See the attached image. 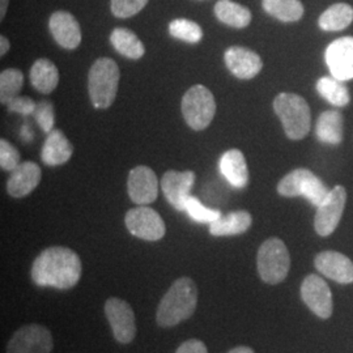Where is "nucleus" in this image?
I'll use <instances>...</instances> for the list:
<instances>
[{
    "label": "nucleus",
    "instance_id": "nucleus-1",
    "mask_svg": "<svg viewBox=\"0 0 353 353\" xmlns=\"http://www.w3.org/2000/svg\"><path fill=\"white\" fill-rule=\"evenodd\" d=\"M81 276V261L74 250L52 246L41 252L32 265V279L39 287L74 288Z\"/></svg>",
    "mask_w": 353,
    "mask_h": 353
},
{
    "label": "nucleus",
    "instance_id": "nucleus-2",
    "mask_svg": "<svg viewBox=\"0 0 353 353\" xmlns=\"http://www.w3.org/2000/svg\"><path fill=\"white\" fill-rule=\"evenodd\" d=\"M198 303V290L194 280L181 278L165 293L159 303L156 321L161 327H173L194 314Z\"/></svg>",
    "mask_w": 353,
    "mask_h": 353
},
{
    "label": "nucleus",
    "instance_id": "nucleus-3",
    "mask_svg": "<svg viewBox=\"0 0 353 353\" xmlns=\"http://www.w3.org/2000/svg\"><path fill=\"white\" fill-rule=\"evenodd\" d=\"M119 68L110 58L97 59L89 70L88 92L96 109H108L113 105L119 85Z\"/></svg>",
    "mask_w": 353,
    "mask_h": 353
},
{
    "label": "nucleus",
    "instance_id": "nucleus-4",
    "mask_svg": "<svg viewBox=\"0 0 353 353\" xmlns=\"http://www.w3.org/2000/svg\"><path fill=\"white\" fill-rule=\"evenodd\" d=\"M274 110L290 139L301 140L307 135L312 125V114L307 102L301 96L280 93L274 101Z\"/></svg>",
    "mask_w": 353,
    "mask_h": 353
},
{
    "label": "nucleus",
    "instance_id": "nucleus-5",
    "mask_svg": "<svg viewBox=\"0 0 353 353\" xmlns=\"http://www.w3.org/2000/svg\"><path fill=\"white\" fill-rule=\"evenodd\" d=\"M278 192L285 198L303 196L313 205H321L327 198V186L309 169H296L284 176L278 185Z\"/></svg>",
    "mask_w": 353,
    "mask_h": 353
},
{
    "label": "nucleus",
    "instance_id": "nucleus-6",
    "mask_svg": "<svg viewBox=\"0 0 353 353\" xmlns=\"http://www.w3.org/2000/svg\"><path fill=\"white\" fill-rule=\"evenodd\" d=\"M261 279L271 285L281 283L290 272V252L279 239H270L262 243L256 256Z\"/></svg>",
    "mask_w": 353,
    "mask_h": 353
},
{
    "label": "nucleus",
    "instance_id": "nucleus-7",
    "mask_svg": "<svg viewBox=\"0 0 353 353\" xmlns=\"http://www.w3.org/2000/svg\"><path fill=\"white\" fill-rule=\"evenodd\" d=\"M216 114L214 94L204 85H194L182 99V115L192 130L202 131L210 126Z\"/></svg>",
    "mask_w": 353,
    "mask_h": 353
},
{
    "label": "nucleus",
    "instance_id": "nucleus-8",
    "mask_svg": "<svg viewBox=\"0 0 353 353\" xmlns=\"http://www.w3.org/2000/svg\"><path fill=\"white\" fill-rule=\"evenodd\" d=\"M54 339L42 325L32 323L19 328L7 345V353H51Z\"/></svg>",
    "mask_w": 353,
    "mask_h": 353
},
{
    "label": "nucleus",
    "instance_id": "nucleus-9",
    "mask_svg": "<svg viewBox=\"0 0 353 353\" xmlns=\"http://www.w3.org/2000/svg\"><path fill=\"white\" fill-rule=\"evenodd\" d=\"M125 223L128 232L141 240H161L166 232L163 217L145 205L130 210L125 217Z\"/></svg>",
    "mask_w": 353,
    "mask_h": 353
},
{
    "label": "nucleus",
    "instance_id": "nucleus-10",
    "mask_svg": "<svg viewBox=\"0 0 353 353\" xmlns=\"http://www.w3.org/2000/svg\"><path fill=\"white\" fill-rule=\"evenodd\" d=\"M347 203V191L343 186L330 190L327 198L316 207L314 228L321 237H327L335 232L341 223Z\"/></svg>",
    "mask_w": 353,
    "mask_h": 353
},
{
    "label": "nucleus",
    "instance_id": "nucleus-11",
    "mask_svg": "<svg viewBox=\"0 0 353 353\" xmlns=\"http://www.w3.org/2000/svg\"><path fill=\"white\" fill-rule=\"evenodd\" d=\"M105 314L117 341L127 344L135 339L137 323L132 307L121 299L112 297L105 303Z\"/></svg>",
    "mask_w": 353,
    "mask_h": 353
},
{
    "label": "nucleus",
    "instance_id": "nucleus-12",
    "mask_svg": "<svg viewBox=\"0 0 353 353\" xmlns=\"http://www.w3.org/2000/svg\"><path fill=\"white\" fill-rule=\"evenodd\" d=\"M127 189L132 202L139 205H147L157 199L159 181L151 168L140 165L130 172Z\"/></svg>",
    "mask_w": 353,
    "mask_h": 353
},
{
    "label": "nucleus",
    "instance_id": "nucleus-13",
    "mask_svg": "<svg viewBox=\"0 0 353 353\" xmlns=\"http://www.w3.org/2000/svg\"><path fill=\"white\" fill-rule=\"evenodd\" d=\"M301 297L306 306L319 318L327 319L332 314V293L327 283L318 275L305 278L301 285Z\"/></svg>",
    "mask_w": 353,
    "mask_h": 353
},
{
    "label": "nucleus",
    "instance_id": "nucleus-14",
    "mask_svg": "<svg viewBox=\"0 0 353 353\" xmlns=\"http://www.w3.org/2000/svg\"><path fill=\"white\" fill-rule=\"evenodd\" d=\"M325 58L331 76L341 81L353 79V37L347 36L331 42Z\"/></svg>",
    "mask_w": 353,
    "mask_h": 353
},
{
    "label": "nucleus",
    "instance_id": "nucleus-15",
    "mask_svg": "<svg viewBox=\"0 0 353 353\" xmlns=\"http://www.w3.org/2000/svg\"><path fill=\"white\" fill-rule=\"evenodd\" d=\"M195 183V173L191 170H169L161 179V189L166 201L178 211H185V203Z\"/></svg>",
    "mask_w": 353,
    "mask_h": 353
},
{
    "label": "nucleus",
    "instance_id": "nucleus-16",
    "mask_svg": "<svg viewBox=\"0 0 353 353\" xmlns=\"http://www.w3.org/2000/svg\"><path fill=\"white\" fill-rule=\"evenodd\" d=\"M224 61L229 71L241 80H250L258 75L263 67L261 57L255 51L232 46L224 54Z\"/></svg>",
    "mask_w": 353,
    "mask_h": 353
},
{
    "label": "nucleus",
    "instance_id": "nucleus-17",
    "mask_svg": "<svg viewBox=\"0 0 353 353\" xmlns=\"http://www.w3.org/2000/svg\"><path fill=\"white\" fill-rule=\"evenodd\" d=\"M314 265L321 274L336 283H353V262L341 252H319L314 259Z\"/></svg>",
    "mask_w": 353,
    "mask_h": 353
},
{
    "label": "nucleus",
    "instance_id": "nucleus-18",
    "mask_svg": "<svg viewBox=\"0 0 353 353\" xmlns=\"http://www.w3.org/2000/svg\"><path fill=\"white\" fill-rule=\"evenodd\" d=\"M51 34L57 43L67 50H74L81 42V30L75 17L70 12L58 11L49 21Z\"/></svg>",
    "mask_w": 353,
    "mask_h": 353
},
{
    "label": "nucleus",
    "instance_id": "nucleus-19",
    "mask_svg": "<svg viewBox=\"0 0 353 353\" xmlns=\"http://www.w3.org/2000/svg\"><path fill=\"white\" fill-rule=\"evenodd\" d=\"M41 168L36 163H20L11 172L7 182V191L13 198H24L37 188L41 182Z\"/></svg>",
    "mask_w": 353,
    "mask_h": 353
},
{
    "label": "nucleus",
    "instance_id": "nucleus-20",
    "mask_svg": "<svg viewBox=\"0 0 353 353\" xmlns=\"http://www.w3.org/2000/svg\"><path fill=\"white\" fill-rule=\"evenodd\" d=\"M72 152L74 148L70 140L65 138L62 130L57 128L48 134L41 151V159L49 166H59L71 159Z\"/></svg>",
    "mask_w": 353,
    "mask_h": 353
},
{
    "label": "nucleus",
    "instance_id": "nucleus-21",
    "mask_svg": "<svg viewBox=\"0 0 353 353\" xmlns=\"http://www.w3.org/2000/svg\"><path fill=\"white\" fill-rule=\"evenodd\" d=\"M219 168L223 176L236 188L243 189L249 182V169L246 159L240 150H229L225 152L219 163Z\"/></svg>",
    "mask_w": 353,
    "mask_h": 353
},
{
    "label": "nucleus",
    "instance_id": "nucleus-22",
    "mask_svg": "<svg viewBox=\"0 0 353 353\" xmlns=\"http://www.w3.org/2000/svg\"><path fill=\"white\" fill-rule=\"evenodd\" d=\"M252 214L248 211H236L221 216L214 223L210 224V233L214 237L237 236L249 230L252 227Z\"/></svg>",
    "mask_w": 353,
    "mask_h": 353
},
{
    "label": "nucleus",
    "instance_id": "nucleus-23",
    "mask_svg": "<svg viewBox=\"0 0 353 353\" xmlns=\"http://www.w3.org/2000/svg\"><path fill=\"white\" fill-rule=\"evenodd\" d=\"M30 83L39 93L49 94L58 87L59 72L57 65L49 59H38L30 68Z\"/></svg>",
    "mask_w": 353,
    "mask_h": 353
},
{
    "label": "nucleus",
    "instance_id": "nucleus-24",
    "mask_svg": "<svg viewBox=\"0 0 353 353\" xmlns=\"http://www.w3.org/2000/svg\"><path fill=\"white\" fill-rule=\"evenodd\" d=\"M316 138L322 143L338 145L343 140V115L338 110H326L319 115Z\"/></svg>",
    "mask_w": 353,
    "mask_h": 353
},
{
    "label": "nucleus",
    "instance_id": "nucleus-25",
    "mask_svg": "<svg viewBox=\"0 0 353 353\" xmlns=\"http://www.w3.org/2000/svg\"><path fill=\"white\" fill-rule=\"evenodd\" d=\"M216 17L229 26L242 29L252 23V12L232 0H219L214 6Z\"/></svg>",
    "mask_w": 353,
    "mask_h": 353
},
{
    "label": "nucleus",
    "instance_id": "nucleus-26",
    "mask_svg": "<svg viewBox=\"0 0 353 353\" xmlns=\"http://www.w3.org/2000/svg\"><path fill=\"white\" fill-rule=\"evenodd\" d=\"M110 42L115 50L128 59H139L145 52L139 37L126 28H115L110 34Z\"/></svg>",
    "mask_w": 353,
    "mask_h": 353
},
{
    "label": "nucleus",
    "instance_id": "nucleus-27",
    "mask_svg": "<svg viewBox=\"0 0 353 353\" xmlns=\"http://www.w3.org/2000/svg\"><path fill=\"white\" fill-rule=\"evenodd\" d=\"M352 21V7L347 3H336L321 14L318 24L326 32H339L351 26Z\"/></svg>",
    "mask_w": 353,
    "mask_h": 353
},
{
    "label": "nucleus",
    "instance_id": "nucleus-28",
    "mask_svg": "<svg viewBox=\"0 0 353 353\" xmlns=\"http://www.w3.org/2000/svg\"><path fill=\"white\" fill-rule=\"evenodd\" d=\"M316 90L326 101L336 108H344L351 101L350 90L344 81L334 76L321 77L316 83Z\"/></svg>",
    "mask_w": 353,
    "mask_h": 353
},
{
    "label": "nucleus",
    "instance_id": "nucleus-29",
    "mask_svg": "<svg viewBox=\"0 0 353 353\" xmlns=\"http://www.w3.org/2000/svg\"><path fill=\"white\" fill-rule=\"evenodd\" d=\"M265 12L283 23H294L301 20L303 6L300 0H263Z\"/></svg>",
    "mask_w": 353,
    "mask_h": 353
},
{
    "label": "nucleus",
    "instance_id": "nucleus-30",
    "mask_svg": "<svg viewBox=\"0 0 353 353\" xmlns=\"http://www.w3.org/2000/svg\"><path fill=\"white\" fill-rule=\"evenodd\" d=\"M24 84V74L17 68H8L0 74V101L7 103L19 96Z\"/></svg>",
    "mask_w": 353,
    "mask_h": 353
},
{
    "label": "nucleus",
    "instance_id": "nucleus-31",
    "mask_svg": "<svg viewBox=\"0 0 353 353\" xmlns=\"http://www.w3.org/2000/svg\"><path fill=\"white\" fill-rule=\"evenodd\" d=\"M169 33L172 37L189 42L198 43L203 37L202 28L195 21L188 19H176L169 24Z\"/></svg>",
    "mask_w": 353,
    "mask_h": 353
},
{
    "label": "nucleus",
    "instance_id": "nucleus-32",
    "mask_svg": "<svg viewBox=\"0 0 353 353\" xmlns=\"http://www.w3.org/2000/svg\"><path fill=\"white\" fill-rule=\"evenodd\" d=\"M185 211L189 214L190 217L194 221L202 223V224L204 223L211 224L221 217V212L219 210H212V208L205 207L198 198H195L192 195H190L189 198L186 199Z\"/></svg>",
    "mask_w": 353,
    "mask_h": 353
},
{
    "label": "nucleus",
    "instance_id": "nucleus-33",
    "mask_svg": "<svg viewBox=\"0 0 353 353\" xmlns=\"http://www.w3.org/2000/svg\"><path fill=\"white\" fill-rule=\"evenodd\" d=\"M147 3L148 0H112L110 7L115 17L127 19L139 13Z\"/></svg>",
    "mask_w": 353,
    "mask_h": 353
},
{
    "label": "nucleus",
    "instance_id": "nucleus-34",
    "mask_svg": "<svg viewBox=\"0 0 353 353\" xmlns=\"http://www.w3.org/2000/svg\"><path fill=\"white\" fill-rule=\"evenodd\" d=\"M34 119L37 121L38 126L42 128L46 134L51 132L54 130V123H55V113H54V106L49 101H42L37 103L36 112L33 114Z\"/></svg>",
    "mask_w": 353,
    "mask_h": 353
},
{
    "label": "nucleus",
    "instance_id": "nucleus-35",
    "mask_svg": "<svg viewBox=\"0 0 353 353\" xmlns=\"http://www.w3.org/2000/svg\"><path fill=\"white\" fill-rule=\"evenodd\" d=\"M20 164V153L8 140H0V166L3 170L12 172Z\"/></svg>",
    "mask_w": 353,
    "mask_h": 353
},
{
    "label": "nucleus",
    "instance_id": "nucleus-36",
    "mask_svg": "<svg viewBox=\"0 0 353 353\" xmlns=\"http://www.w3.org/2000/svg\"><path fill=\"white\" fill-rule=\"evenodd\" d=\"M8 108V112L11 113H17L28 117V115H33L37 108V102L34 101L30 97L26 96H17L12 99L11 101L6 103Z\"/></svg>",
    "mask_w": 353,
    "mask_h": 353
},
{
    "label": "nucleus",
    "instance_id": "nucleus-37",
    "mask_svg": "<svg viewBox=\"0 0 353 353\" xmlns=\"http://www.w3.org/2000/svg\"><path fill=\"white\" fill-rule=\"evenodd\" d=\"M176 353H208V351L203 341L191 339L182 343Z\"/></svg>",
    "mask_w": 353,
    "mask_h": 353
},
{
    "label": "nucleus",
    "instance_id": "nucleus-38",
    "mask_svg": "<svg viewBox=\"0 0 353 353\" xmlns=\"http://www.w3.org/2000/svg\"><path fill=\"white\" fill-rule=\"evenodd\" d=\"M8 50H10V41L7 39V37L1 36L0 37V55L4 57Z\"/></svg>",
    "mask_w": 353,
    "mask_h": 353
},
{
    "label": "nucleus",
    "instance_id": "nucleus-39",
    "mask_svg": "<svg viewBox=\"0 0 353 353\" xmlns=\"http://www.w3.org/2000/svg\"><path fill=\"white\" fill-rule=\"evenodd\" d=\"M7 7H8V0H1L0 1V19L3 20L6 12H7Z\"/></svg>",
    "mask_w": 353,
    "mask_h": 353
},
{
    "label": "nucleus",
    "instance_id": "nucleus-40",
    "mask_svg": "<svg viewBox=\"0 0 353 353\" xmlns=\"http://www.w3.org/2000/svg\"><path fill=\"white\" fill-rule=\"evenodd\" d=\"M228 353H254L252 348H249V347H243V345H241V347H237V348H234V350H232V351H229Z\"/></svg>",
    "mask_w": 353,
    "mask_h": 353
}]
</instances>
